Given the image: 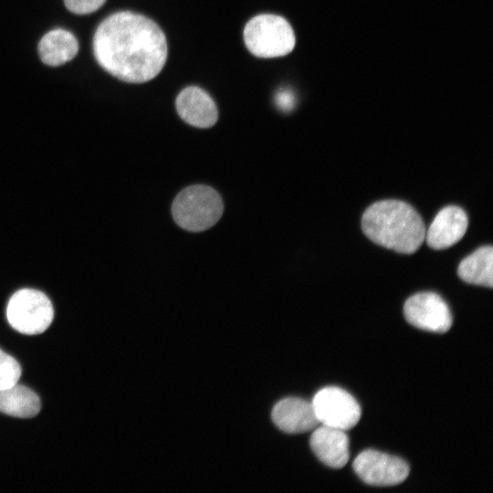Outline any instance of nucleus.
Listing matches in <instances>:
<instances>
[{
	"label": "nucleus",
	"mask_w": 493,
	"mask_h": 493,
	"mask_svg": "<svg viewBox=\"0 0 493 493\" xmlns=\"http://www.w3.org/2000/svg\"><path fill=\"white\" fill-rule=\"evenodd\" d=\"M271 416L274 424L288 434L308 432L319 425L312 404L300 398L289 397L279 401Z\"/></svg>",
	"instance_id": "11"
},
{
	"label": "nucleus",
	"mask_w": 493,
	"mask_h": 493,
	"mask_svg": "<svg viewBox=\"0 0 493 493\" xmlns=\"http://www.w3.org/2000/svg\"><path fill=\"white\" fill-rule=\"evenodd\" d=\"M276 102H277V105L280 108V110L288 111L293 108L294 98L289 92L283 90V91H279L277 94Z\"/></svg>",
	"instance_id": "18"
},
{
	"label": "nucleus",
	"mask_w": 493,
	"mask_h": 493,
	"mask_svg": "<svg viewBox=\"0 0 493 493\" xmlns=\"http://www.w3.org/2000/svg\"><path fill=\"white\" fill-rule=\"evenodd\" d=\"M106 0H64L70 12L77 15H87L100 8Z\"/></svg>",
	"instance_id": "17"
},
{
	"label": "nucleus",
	"mask_w": 493,
	"mask_h": 493,
	"mask_svg": "<svg viewBox=\"0 0 493 493\" xmlns=\"http://www.w3.org/2000/svg\"><path fill=\"white\" fill-rule=\"evenodd\" d=\"M352 467L364 483L377 487L398 485L407 478L410 471L404 460L372 449L360 453Z\"/></svg>",
	"instance_id": "7"
},
{
	"label": "nucleus",
	"mask_w": 493,
	"mask_h": 493,
	"mask_svg": "<svg viewBox=\"0 0 493 493\" xmlns=\"http://www.w3.org/2000/svg\"><path fill=\"white\" fill-rule=\"evenodd\" d=\"M404 314L411 325L432 332H446L452 325L448 305L435 292H419L408 298Z\"/></svg>",
	"instance_id": "8"
},
{
	"label": "nucleus",
	"mask_w": 493,
	"mask_h": 493,
	"mask_svg": "<svg viewBox=\"0 0 493 493\" xmlns=\"http://www.w3.org/2000/svg\"><path fill=\"white\" fill-rule=\"evenodd\" d=\"M312 406L322 425L347 431L354 427L362 414L355 398L345 390L328 386L316 393Z\"/></svg>",
	"instance_id": "6"
},
{
	"label": "nucleus",
	"mask_w": 493,
	"mask_h": 493,
	"mask_svg": "<svg viewBox=\"0 0 493 493\" xmlns=\"http://www.w3.org/2000/svg\"><path fill=\"white\" fill-rule=\"evenodd\" d=\"M92 46L99 65L129 83L153 79L167 58L163 30L152 19L130 11L106 17L94 33Z\"/></svg>",
	"instance_id": "1"
},
{
	"label": "nucleus",
	"mask_w": 493,
	"mask_h": 493,
	"mask_svg": "<svg viewBox=\"0 0 493 493\" xmlns=\"http://www.w3.org/2000/svg\"><path fill=\"white\" fill-rule=\"evenodd\" d=\"M6 317L11 327L16 331L26 335L40 334L51 324L54 309L43 292L23 288L10 298Z\"/></svg>",
	"instance_id": "5"
},
{
	"label": "nucleus",
	"mask_w": 493,
	"mask_h": 493,
	"mask_svg": "<svg viewBox=\"0 0 493 493\" xmlns=\"http://www.w3.org/2000/svg\"><path fill=\"white\" fill-rule=\"evenodd\" d=\"M41 409L38 395L31 389L18 384L0 390V412L19 418H32Z\"/></svg>",
	"instance_id": "14"
},
{
	"label": "nucleus",
	"mask_w": 493,
	"mask_h": 493,
	"mask_svg": "<svg viewBox=\"0 0 493 493\" xmlns=\"http://www.w3.org/2000/svg\"><path fill=\"white\" fill-rule=\"evenodd\" d=\"M362 228L372 242L403 254L415 252L425 236V226L417 211L394 199L371 205L362 216Z\"/></svg>",
	"instance_id": "2"
},
{
	"label": "nucleus",
	"mask_w": 493,
	"mask_h": 493,
	"mask_svg": "<svg viewBox=\"0 0 493 493\" xmlns=\"http://www.w3.org/2000/svg\"><path fill=\"white\" fill-rule=\"evenodd\" d=\"M468 225L466 212L459 206L447 205L435 216L425 230L427 245L436 250L449 247L465 235Z\"/></svg>",
	"instance_id": "9"
},
{
	"label": "nucleus",
	"mask_w": 493,
	"mask_h": 493,
	"mask_svg": "<svg viewBox=\"0 0 493 493\" xmlns=\"http://www.w3.org/2000/svg\"><path fill=\"white\" fill-rule=\"evenodd\" d=\"M458 277L465 282L493 287V247L483 246L465 257L457 267Z\"/></svg>",
	"instance_id": "15"
},
{
	"label": "nucleus",
	"mask_w": 493,
	"mask_h": 493,
	"mask_svg": "<svg viewBox=\"0 0 493 493\" xmlns=\"http://www.w3.org/2000/svg\"><path fill=\"white\" fill-rule=\"evenodd\" d=\"M21 372L18 362L0 349V390L18 383Z\"/></svg>",
	"instance_id": "16"
},
{
	"label": "nucleus",
	"mask_w": 493,
	"mask_h": 493,
	"mask_svg": "<svg viewBox=\"0 0 493 493\" xmlns=\"http://www.w3.org/2000/svg\"><path fill=\"white\" fill-rule=\"evenodd\" d=\"M309 445L316 456L330 467L341 468L349 460V437L344 430L326 425L317 427Z\"/></svg>",
	"instance_id": "12"
},
{
	"label": "nucleus",
	"mask_w": 493,
	"mask_h": 493,
	"mask_svg": "<svg viewBox=\"0 0 493 493\" xmlns=\"http://www.w3.org/2000/svg\"><path fill=\"white\" fill-rule=\"evenodd\" d=\"M247 49L258 58L283 57L290 53L296 43L294 31L282 16L261 14L251 18L244 29Z\"/></svg>",
	"instance_id": "4"
},
{
	"label": "nucleus",
	"mask_w": 493,
	"mask_h": 493,
	"mask_svg": "<svg viewBox=\"0 0 493 493\" xmlns=\"http://www.w3.org/2000/svg\"><path fill=\"white\" fill-rule=\"evenodd\" d=\"M176 110L179 116L188 124L197 128H210L218 118L213 99L201 88L190 86L177 96Z\"/></svg>",
	"instance_id": "10"
},
{
	"label": "nucleus",
	"mask_w": 493,
	"mask_h": 493,
	"mask_svg": "<svg viewBox=\"0 0 493 493\" xmlns=\"http://www.w3.org/2000/svg\"><path fill=\"white\" fill-rule=\"evenodd\" d=\"M220 194L211 186L195 184L182 190L172 205L175 223L184 230L201 232L212 227L222 216Z\"/></svg>",
	"instance_id": "3"
},
{
	"label": "nucleus",
	"mask_w": 493,
	"mask_h": 493,
	"mask_svg": "<svg viewBox=\"0 0 493 493\" xmlns=\"http://www.w3.org/2000/svg\"><path fill=\"white\" fill-rule=\"evenodd\" d=\"M79 51L75 36L65 29L47 32L38 43V54L43 63L51 67L63 65L73 59Z\"/></svg>",
	"instance_id": "13"
}]
</instances>
